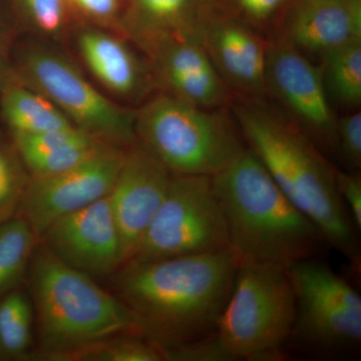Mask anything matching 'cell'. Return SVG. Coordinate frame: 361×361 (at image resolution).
<instances>
[{"instance_id":"4dcf8cb0","label":"cell","mask_w":361,"mask_h":361,"mask_svg":"<svg viewBox=\"0 0 361 361\" xmlns=\"http://www.w3.org/2000/svg\"><path fill=\"white\" fill-rule=\"evenodd\" d=\"M9 73H11V68L7 66L6 32L0 20V92Z\"/></svg>"},{"instance_id":"484cf974","label":"cell","mask_w":361,"mask_h":361,"mask_svg":"<svg viewBox=\"0 0 361 361\" xmlns=\"http://www.w3.org/2000/svg\"><path fill=\"white\" fill-rule=\"evenodd\" d=\"M230 16L269 37L289 0H215Z\"/></svg>"},{"instance_id":"4316f807","label":"cell","mask_w":361,"mask_h":361,"mask_svg":"<svg viewBox=\"0 0 361 361\" xmlns=\"http://www.w3.org/2000/svg\"><path fill=\"white\" fill-rule=\"evenodd\" d=\"M71 20L118 32L125 0H65Z\"/></svg>"},{"instance_id":"83f0119b","label":"cell","mask_w":361,"mask_h":361,"mask_svg":"<svg viewBox=\"0 0 361 361\" xmlns=\"http://www.w3.org/2000/svg\"><path fill=\"white\" fill-rule=\"evenodd\" d=\"M336 158L343 161L348 171L361 167V111H349L337 118Z\"/></svg>"},{"instance_id":"7402d4cb","label":"cell","mask_w":361,"mask_h":361,"mask_svg":"<svg viewBox=\"0 0 361 361\" xmlns=\"http://www.w3.org/2000/svg\"><path fill=\"white\" fill-rule=\"evenodd\" d=\"M323 82L332 106L346 111L361 106V42L341 45L319 58Z\"/></svg>"},{"instance_id":"4fadbf2b","label":"cell","mask_w":361,"mask_h":361,"mask_svg":"<svg viewBox=\"0 0 361 361\" xmlns=\"http://www.w3.org/2000/svg\"><path fill=\"white\" fill-rule=\"evenodd\" d=\"M200 44L234 96L266 99L267 37L225 13L215 1L202 28Z\"/></svg>"},{"instance_id":"8992f818","label":"cell","mask_w":361,"mask_h":361,"mask_svg":"<svg viewBox=\"0 0 361 361\" xmlns=\"http://www.w3.org/2000/svg\"><path fill=\"white\" fill-rule=\"evenodd\" d=\"M295 313V293L286 268L239 262L215 331L232 360H281Z\"/></svg>"},{"instance_id":"3957f363","label":"cell","mask_w":361,"mask_h":361,"mask_svg":"<svg viewBox=\"0 0 361 361\" xmlns=\"http://www.w3.org/2000/svg\"><path fill=\"white\" fill-rule=\"evenodd\" d=\"M212 180L239 262L287 268L315 258L326 245L314 223L289 201L248 148Z\"/></svg>"},{"instance_id":"277c9868","label":"cell","mask_w":361,"mask_h":361,"mask_svg":"<svg viewBox=\"0 0 361 361\" xmlns=\"http://www.w3.org/2000/svg\"><path fill=\"white\" fill-rule=\"evenodd\" d=\"M25 285L35 310L37 342L30 361L104 337L144 336L134 314L118 297L66 264L42 241L33 253Z\"/></svg>"},{"instance_id":"ac0fdd59","label":"cell","mask_w":361,"mask_h":361,"mask_svg":"<svg viewBox=\"0 0 361 361\" xmlns=\"http://www.w3.org/2000/svg\"><path fill=\"white\" fill-rule=\"evenodd\" d=\"M215 0H125L118 33L142 51L160 40L200 44L202 28Z\"/></svg>"},{"instance_id":"f546056e","label":"cell","mask_w":361,"mask_h":361,"mask_svg":"<svg viewBox=\"0 0 361 361\" xmlns=\"http://www.w3.org/2000/svg\"><path fill=\"white\" fill-rule=\"evenodd\" d=\"M337 191L357 232L361 230V175L360 171L337 169Z\"/></svg>"},{"instance_id":"44dd1931","label":"cell","mask_w":361,"mask_h":361,"mask_svg":"<svg viewBox=\"0 0 361 361\" xmlns=\"http://www.w3.org/2000/svg\"><path fill=\"white\" fill-rule=\"evenodd\" d=\"M39 242L37 233L20 214L0 224V297L25 285Z\"/></svg>"},{"instance_id":"52a82bcc","label":"cell","mask_w":361,"mask_h":361,"mask_svg":"<svg viewBox=\"0 0 361 361\" xmlns=\"http://www.w3.org/2000/svg\"><path fill=\"white\" fill-rule=\"evenodd\" d=\"M11 73L47 97L73 126L99 141L123 149L137 142L135 110L109 99L51 42L23 47Z\"/></svg>"},{"instance_id":"9a60e30c","label":"cell","mask_w":361,"mask_h":361,"mask_svg":"<svg viewBox=\"0 0 361 361\" xmlns=\"http://www.w3.org/2000/svg\"><path fill=\"white\" fill-rule=\"evenodd\" d=\"M160 92L203 109L229 108L231 90L195 40L168 39L141 51Z\"/></svg>"},{"instance_id":"30bf717a","label":"cell","mask_w":361,"mask_h":361,"mask_svg":"<svg viewBox=\"0 0 361 361\" xmlns=\"http://www.w3.org/2000/svg\"><path fill=\"white\" fill-rule=\"evenodd\" d=\"M266 99L296 123L329 158H336L337 116L322 68L282 40L269 37L265 71Z\"/></svg>"},{"instance_id":"8fae6325","label":"cell","mask_w":361,"mask_h":361,"mask_svg":"<svg viewBox=\"0 0 361 361\" xmlns=\"http://www.w3.org/2000/svg\"><path fill=\"white\" fill-rule=\"evenodd\" d=\"M126 149L104 147L75 167L45 177H30L18 214L37 236L54 221L108 196L125 158Z\"/></svg>"},{"instance_id":"9c48e42d","label":"cell","mask_w":361,"mask_h":361,"mask_svg":"<svg viewBox=\"0 0 361 361\" xmlns=\"http://www.w3.org/2000/svg\"><path fill=\"white\" fill-rule=\"evenodd\" d=\"M295 293L290 339L329 353H348L361 344V297L343 277L315 258L286 268Z\"/></svg>"},{"instance_id":"d6986e66","label":"cell","mask_w":361,"mask_h":361,"mask_svg":"<svg viewBox=\"0 0 361 361\" xmlns=\"http://www.w3.org/2000/svg\"><path fill=\"white\" fill-rule=\"evenodd\" d=\"M0 116L9 134H39L73 126L47 97L20 82L11 71L0 92Z\"/></svg>"},{"instance_id":"e0dca14e","label":"cell","mask_w":361,"mask_h":361,"mask_svg":"<svg viewBox=\"0 0 361 361\" xmlns=\"http://www.w3.org/2000/svg\"><path fill=\"white\" fill-rule=\"evenodd\" d=\"M73 44L92 77L110 94L130 103H144L156 89L146 58L121 33L78 25Z\"/></svg>"},{"instance_id":"5b68a950","label":"cell","mask_w":361,"mask_h":361,"mask_svg":"<svg viewBox=\"0 0 361 361\" xmlns=\"http://www.w3.org/2000/svg\"><path fill=\"white\" fill-rule=\"evenodd\" d=\"M135 135L172 175L214 177L247 148L229 108H199L164 92L135 110Z\"/></svg>"},{"instance_id":"ffe728a7","label":"cell","mask_w":361,"mask_h":361,"mask_svg":"<svg viewBox=\"0 0 361 361\" xmlns=\"http://www.w3.org/2000/svg\"><path fill=\"white\" fill-rule=\"evenodd\" d=\"M35 348V310L21 287L0 297V361H30Z\"/></svg>"},{"instance_id":"2e32d148","label":"cell","mask_w":361,"mask_h":361,"mask_svg":"<svg viewBox=\"0 0 361 361\" xmlns=\"http://www.w3.org/2000/svg\"><path fill=\"white\" fill-rule=\"evenodd\" d=\"M269 37L318 59L361 42V0H289Z\"/></svg>"},{"instance_id":"603a6c76","label":"cell","mask_w":361,"mask_h":361,"mask_svg":"<svg viewBox=\"0 0 361 361\" xmlns=\"http://www.w3.org/2000/svg\"><path fill=\"white\" fill-rule=\"evenodd\" d=\"M42 361H166L163 348L137 334H118L97 339Z\"/></svg>"},{"instance_id":"5bb4252c","label":"cell","mask_w":361,"mask_h":361,"mask_svg":"<svg viewBox=\"0 0 361 361\" xmlns=\"http://www.w3.org/2000/svg\"><path fill=\"white\" fill-rule=\"evenodd\" d=\"M172 174L141 145L126 149L115 184L108 194L123 263L135 255L167 193Z\"/></svg>"},{"instance_id":"7a4b0ae2","label":"cell","mask_w":361,"mask_h":361,"mask_svg":"<svg viewBox=\"0 0 361 361\" xmlns=\"http://www.w3.org/2000/svg\"><path fill=\"white\" fill-rule=\"evenodd\" d=\"M229 111L247 148L285 196L314 223L327 245L360 266L357 230L337 191V168L329 157L267 99L234 96Z\"/></svg>"},{"instance_id":"7c38bea8","label":"cell","mask_w":361,"mask_h":361,"mask_svg":"<svg viewBox=\"0 0 361 361\" xmlns=\"http://www.w3.org/2000/svg\"><path fill=\"white\" fill-rule=\"evenodd\" d=\"M40 241L66 264L94 279L123 265L120 233L108 196L54 221Z\"/></svg>"},{"instance_id":"ba28073f","label":"cell","mask_w":361,"mask_h":361,"mask_svg":"<svg viewBox=\"0 0 361 361\" xmlns=\"http://www.w3.org/2000/svg\"><path fill=\"white\" fill-rule=\"evenodd\" d=\"M227 248V224L212 177L172 175L165 198L130 260H157Z\"/></svg>"},{"instance_id":"6da1fadb","label":"cell","mask_w":361,"mask_h":361,"mask_svg":"<svg viewBox=\"0 0 361 361\" xmlns=\"http://www.w3.org/2000/svg\"><path fill=\"white\" fill-rule=\"evenodd\" d=\"M238 266V258L227 248L130 260L106 280L109 290L134 314L142 336L168 349L215 331Z\"/></svg>"},{"instance_id":"d4e9b609","label":"cell","mask_w":361,"mask_h":361,"mask_svg":"<svg viewBox=\"0 0 361 361\" xmlns=\"http://www.w3.org/2000/svg\"><path fill=\"white\" fill-rule=\"evenodd\" d=\"M25 25L40 39L58 42L66 35L71 18L65 0H13Z\"/></svg>"},{"instance_id":"f1b7e54d","label":"cell","mask_w":361,"mask_h":361,"mask_svg":"<svg viewBox=\"0 0 361 361\" xmlns=\"http://www.w3.org/2000/svg\"><path fill=\"white\" fill-rule=\"evenodd\" d=\"M163 350L166 361H233L216 331L199 341Z\"/></svg>"},{"instance_id":"cb8c5ba5","label":"cell","mask_w":361,"mask_h":361,"mask_svg":"<svg viewBox=\"0 0 361 361\" xmlns=\"http://www.w3.org/2000/svg\"><path fill=\"white\" fill-rule=\"evenodd\" d=\"M30 179L11 137L0 135V224L18 214Z\"/></svg>"}]
</instances>
